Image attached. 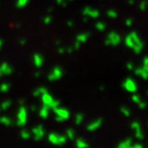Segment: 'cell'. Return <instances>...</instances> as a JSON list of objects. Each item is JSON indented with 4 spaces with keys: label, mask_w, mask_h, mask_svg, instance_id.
<instances>
[]
</instances>
